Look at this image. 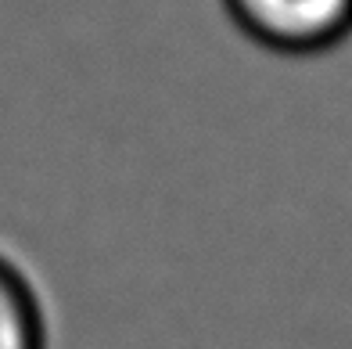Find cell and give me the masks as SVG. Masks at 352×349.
<instances>
[{"label":"cell","instance_id":"6da1fadb","mask_svg":"<svg viewBox=\"0 0 352 349\" xmlns=\"http://www.w3.org/2000/svg\"><path fill=\"white\" fill-rule=\"evenodd\" d=\"M255 47L284 58H313L352 33V0H219Z\"/></svg>","mask_w":352,"mask_h":349},{"label":"cell","instance_id":"7a4b0ae2","mask_svg":"<svg viewBox=\"0 0 352 349\" xmlns=\"http://www.w3.org/2000/svg\"><path fill=\"white\" fill-rule=\"evenodd\" d=\"M0 349H51V321L40 284L4 248H0Z\"/></svg>","mask_w":352,"mask_h":349}]
</instances>
